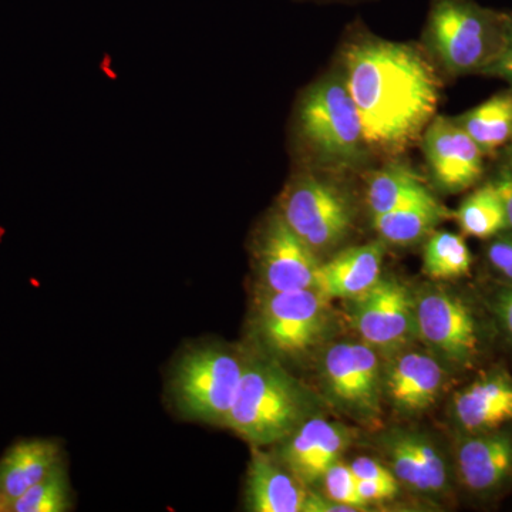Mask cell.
Here are the masks:
<instances>
[{"instance_id":"cell-1","label":"cell","mask_w":512,"mask_h":512,"mask_svg":"<svg viewBox=\"0 0 512 512\" xmlns=\"http://www.w3.org/2000/svg\"><path fill=\"white\" fill-rule=\"evenodd\" d=\"M345 73L367 146L397 153L417 140L436 114L439 76L412 45L357 40L346 52Z\"/></svg>"},{"instance_id":"cell-2","label":"cell","mask_w":512,"mask_h":512,"mask_svg":"<svg viewBox=\"0 0 512 512\" xmlns=\"http://www.w3.org/2000/svg\"><path fill=\"white\" fill-rule=\"evenodd\" d=\"M308 402L282 367L265 359L245 362L224 427L254 447L288 439L305 421Z\"/></svg>"},{"instance_id":"cell-3","label":"cell","mask_w":512,"mask_h":512,"mask_svg":"<svg viewBox=\"0 0 512 512\" xmlns=\"http://www.w3.org/2000/svg\"><path fill=\"white\" fill-rule=\"evenodd\" d=\"M510 13L483 8L473 0H433L426 42L453 76L481 73L500 56Z\"/></svg>"},{"instance_id":"cell-4","label":"cell","mask_w":512,"mask_h":512,"mask_svg":"<svg viewBox=\"0 0 512 512\" xmlns=\"http://www.w3.org/2000/svg\"><path fill=\"white\" fill-rule=\"evenodd\" d=\"M245 362L217 346L188 350L174 367L175 404L188 419L224 426L234 403Z\"/></svg>"},{"instance_id":"cell-5","label":"cell","mask_w":512,"mask_h":512,"mask_svg":"<svg viewBox=\"0 0 512 512\" xmlns=\"http://www.w3.org/2000/svg\"><path fill=\"white\" fill-rule=\"evenodd\" d=\"M299 124L306 143L330 164L353 165L365 157L362 121L345 82L313 86L303 97Z\"/></svg>"},{"instance_id":"cell-6","label":"cell","mask_w":512,"mask_h":512,"mask_svg":"<svg viewBox=\"0 0 512 512\" xmlns=\"http://www.w3.org/2000/svg\"><path fill=\"white\" fill-rule=\"evenodd\" d=\"M279 214L316 255L338 247L353 222L346 195L328 181L312 177L289 185Z\"/></svg>"},{"instance_id":"cell-7","label":"cell","mask_w":512,"mask_h":512,"mask_svg":"<svg viewBox=\"0 0 512 512\" xmlns=\"http://www.w3.org/2000/svg\"><path fill=\"white\" fill-rule=\"evenodd\" d=\"M326 302L316 289L268 292L259 312V329L268 348L282 356L312 349L326 329Z\"/></svg>"},{"instance_id":"cell-8","label":"cell","mask_w":512,"mask_h":512,"mask_svg":"<svg viewBox=\"0 0 512 512\" xmlns=\"http://www.w3.org/2000/svg\"><path fill=\"white\" fill-rule=\"evenodd\" d=\"M322 375L330 397L343 410L363 420L377 416L383 373L372 346L365 342L330 346L323 357Z\"/></svg>"},{"instance_id":"cell-9","label":"cell","mask_w":512,"mask_h":512,"mask_svg":"<svg viewBox=\"0 0 512 512\" xmlns=\"http://www.w3.org/2000/svg\"><path fill=\"white\" fill-rule=\"evenodd\" d=\"M416 333L437 356L468 366L480 350L477 323L468 306L456 296L431 289L414 299Z\"/></svg>"},{"instance_id":"cell-10","label":"cell","mask_w":512,"mask_h":512,"mask_svg":"<svg viewBox=\"0 0 512 512\" xmlns=\"http://www.w3.org/2000/svg\"><path fill=\"white\" fill-rule=\"evenodd\" d=\"M353 325L363 342L383 353L397 352L416 333L414 299L396 279L380 278L352 299Z\"/></svg>"},{"instance_id":"cell-11","label":"cell","mask_w":512,"mask_h":512,"mask_svg":"<svg viewBox=\"0 0 512 512\" xmlns=\"http://www.w3.org/2000/svg\"><path fill=\"white\" fill-rule=\"evenodd\" d=\"M423 150L434 181L456 194L476 185L484 174V153L454 119L437 116L423 133Z\"/></svg>"},{"instance_id":"cell-12","label":"cell","mask_w":512,"mask_h":512,"mask_svg":"<svg viewBox=\"0 0 512 512\" xmlns=\"http://www.w3.org/2000/svg\"><path fill=\"white\" fill-rule=\"evenodd\" d=\"M258 256L266 291L315 288L318 255L289 228L281 214H275L266 224Z\"/></svg>"},{"instance_id":"cell-13","label":"cell","mask_w":512,"mask_h":512,"mask_svg":"<svg viewBox=\"0 0 512 512\" xmlns=\"http://www.w3.org/2000/svg\"><path fill=\"white\" fill-rule=\"evenodd\" d=\"M281 451L282 464L301 481L313 484L322 480L328 468L339 461L349 446L348 429L335 421L305 420Z\"/></svg>"},{"instance_id":"cell-14","label":"cell","mask_w":512,"mask_h":512,"mask_svg":"<svg viewBox=\"0 0 512 512\" xmlns=\"http://www.w3.org/2000/svg\"><path fill=\"white\" fill-rule=\"evenodd\" d=\"M444 384V370L436 357L406 352L394 357L383 376V393L402 412H421L436 402Z\"/></svg>"},{"instance_id":"cell-15","label":"cell","mask_w":512,"mask_h":512,"mask_svg":"<svg viewBox=\"0 0 512 512\" xmlns=\"http://www.w3.org/2000/svg\"><path fill=\"white\" fill-rule=\"evenodd\" d=\"M457 466L468 490H497L512 476V437L495 430L473 433L458 447Z\"/></svg>"},{"instance_id":"cell-16","label":"cell","mask_w":512,"mask_h":512,"mask_svg":"<svg viewBox=\"0 0 512 512\" xmlns=\"http://www.w3.org/2000/svg\"><path fill=\"white\" fill-rule=\"evenodd\" d=\"M62 448L52 439L16 441L0 458V512L62 463Z\"/></svg>"},{"instance_id":"cell-17","label":"cell","mask_w":512,"mask_h":512,"mask_svg":"<svg viewBox=\"0 0 512 512\" xmlns=\"http://www.w3.org/2000/svg\"><path fill=\"white\" fill-rule=\"evenodd\" d=\"M383 247L360 245L320 264L315 288L326 299H355L382 278Z\"/></svg>"},{"instance_id":"cell-18","label":"cell","mask_w":512,"mask_h":512,"mask_svg":"<svg viewBox=\"0 0 512 512\" xmlns=\"http://www.w3.org/2000/svg\"><path fill=\"white\" fill-rule=\"evenodd\" d=\"M291 471L255 447L247 476V510L303 512L308 493Z\"/></svg>"},{"instance_id":"cell-19","label":"cell","mask_w":512,"mask_h":512,"mask_svg":"<svg viewBox=\"0 0 512 512\" xmlns=\"http://www.w3.org/2000/svg\"><path fill=\"white\" fill-rule=\"evenodd\" d=\"M453 412L467 433H484L512 421V380L501 373L481 377L456 393Z\"/></svg>"},{"instance_id":"cell-20","label":"cell","mask_w":512,"mask_h":512,"mask_svg":"<svg viewBox=\"0 0 512 512\" xmlns=\"http://www.w3.org/2000/svg\"><path fill=\"white\" fill-rule=\"evenodd\" d=\"M453 217L433 194L373 218V227L386 242L412 245L430 234L441 222Z\"/></svg>"},{"instance_id":"cell-21","label":"cell","mask_w":512,"mask_h":512,"mask_svg":"<svg viewBox=\"0 0 512 512\" xmlns=\"http://www.w3.org/2000/svg\"><path fill=\"white\" fill-rule=\"evenodd\" d=\"M454 120L484 156L495 153L512 140V89L495 94Z\"/></svg>"},{"instance_id":"cell-22","label":"cell","mask_w":512,"mask_h":512,"mask_svg":"<svg viewBox=\"0 0 512 512\" xmlns=\"http://www.w3.org/2000/svg\"><path fill=\"white\" fill-rule=\"evenodd\" d=\"M430 195L429 188L421 183L412 170L404 165L394 164L373 175L367 188V204L372 217H376Z\"/></svg>"},{"instance_id":"cell-23","label":"cell","mask_w":512,"mask_h":512,"mask_svg":"<svg viewBox=\"0 0 512 512\" xmlns=\"http://www.w3.org/2000/svg\"><path fill=\"white\" fill-rule=\"evenodd\" d=\"M454 217L463 234L468 237L490 239L508 229L504 204L493 181L471 192L461 202Z\"/></svg>"},{"instance_id":"cell-24","label":"cell","mask_w":512,"mask_h":512,"mask_svg":"<svg viewBox=\"0 0 512 512\" xmlns=\"http://www.w3.org/2000/svg\"><path fill=\"white\" fill-rule=\"evenodd\" d=\"M473 256L466 239L450 231H437L427 239L423 269L437 281H451L470 274Z\"/></svg>"},{"instance_id":"cell-25","label":"cell","mask_w":512,"mask_h":512,"mask_svg":"<svg viewBox=\"0 0 512 512\" xmlns=\"http://www.w3.org/2000/svg\"><path fill=\"white\" fill-rule=\"evenodd\" d=\"M70 508L72 491L62 461L10 505L8 512H66Z\"/></svg>"},{"instance_id":"cell-26","label":"cell","mask_w":512,"mask_h":512,"mask_svg":"<svg viewBox=\"0 0 512 512\" xmlns=\"http://www.w3.org/2000/svg\"><path fill=\"white\" fill-rule=\"evenodd\" d=\"M386 450L397 480L420 493H434L433 484L410 446L406 431H396L387 437Z\"/></svg>"},{"instance_id":"cell-27","label":"cell","mask_w":512,"mask_h":512,"mask_svg":"<svg viewBox=\"0 0 512 512\" xmlns=\"http://www.w3.org/2000/svg\"><path fill=\"white\" fill-rule=\"evenodd\" d=\"M325 487V497L335 503L349 505L357 511H363L367 507L357 493V478L352 468L336 461L328 468L322 477Z\"/></svg>"},{"instance_id":"cell-28","label":"cell","mask_w":512,"mask_h":512,"mask_svg":"<svg viewBox=\"0 0 512 512\" xmlns=\"http://www.w3.org/2000/svg\"><path fill=\"white\" fill-rule=\"evenodd\" d=\"M487 258L495 271L512 281V234L494 237L487 249Z\"/></svg>"},{"instance_id":"cell-29","label":"cell","mask_w":512,"mask_h":512,"mask_svg":"<svg viewBox=\"0 0 512 512\" xmlns=\"http://www.w3.org/2000/svg\"><path fill=\"white\" fill-rule=\"evenodd\" d=\"M397 491V480H357V493L366 505L392 500Z\"/></svg>"},{"instance_id":"cell-30","label":"cell","mask_w":512,"mask_h":512,"mask_svg":"<svg viewBox=\"0 0 512 512\" xmlns=\"http://www.w3.org/2000/svg\"><path fill=\"white\" fill-rule=\"evenodd\" d=\"M350 468L357 480H397L392 470L382 466L375 458L357 457L350 463Z\"/></svg>"},{"instance_id":"cell-31","label":"cell","mask_w":512,"mask_h":512,"mask_svg":"<svg viewBox=\"0 0 512 512\" xmlns=\"http://www.w3.org/2000/svg\"><path fill=\"white\" fill-rule=\"evenodd\" d=\"M483 74L503 79L505 82L510 83L512 87V13H510L507 39H505L503 50H501L500 56L495 59V62Z\"/></svg>"},{"instance_id":"cell-32","label":"cell","mask_w":512,"mask_h":512,"mask_svg":"<svg viewBox=\"0 0 512 512\" xmlns=\"http://www.w3.org/2000/svg\"><path fill=\"white\" fill-rule=\"evenodd\" d=\"M494 187L500 194L507 215L508 229H512V168L508 164L498 170L493 180Z\"/></svg>"},{"instance_id":"cell-33","label":"cell","mask_w":512,"mask_h":512,"mask_svg":"<svg viewBox=\"0 0 512 512\" xmlns=\"http://www.w3.org/2000/svg\"><path fill=\"white\" fill-rule=\"evenodd\" d=\"M497 313L503 323L505 332L512 339V288L505 289L497 299Z\"/></svg>"},{"instance_id":"cell-34","label":"cell","mask_w":512,"mask_h":512,"mask_svg":"<svg viewBox=\"0 0 512 512\" xmlns=\"http://www.w3.org/2000/svg\"><path fill=\"white\" fill-rule=\"evenodd\" d=\"M512 168V140L510 141V144L507 146V163Z\"/></svg>"}]
</instances>
